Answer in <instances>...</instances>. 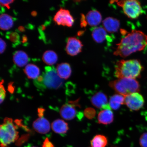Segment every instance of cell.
<instances>
[{"instance_id": "1", "label": "cell", "mask_w": 147, "mask_h": 147, "mask_svg": "<svg viewBox=\"0 0 147 147\" xmlns=\"http://www.w3.org/2000/svg\"><path fill=\"white\" fill-rule=\"evenodd\" d=\"M117 46L114 54L126 57L134 53L143 50L147 46V36L141 31L132 30L123 38Z\"/></svg>"}, {"instance_id": "2", "label": "cell", "mask_w": 147, "mask_h": 147, "mask_svg": "<svg viewBox=\"0 0 147 147\" xmlns=\"http://www.w3.org/2000/svg\"><path fill=\"white\" fill-rule=\"evenodd\" d=\"M143 67L137 59L121 60L115 66V75L118 79H135L139 78Z\"/></svg>"}, {"instance_id": "3", "label": "cell", "mask_w": 147, "mask_h": 147, "mask_svg": "<svg viewBox=\"0 0 147 147\" xmlns=\"http://www.w3.org/2000/svg\"><path fill=\"white\" fill-rule=\"evenodd\" d=\"M109 86L117 94L124 96L140 90V85L135 79H118L110 82Z\"/></svg>"}, {"instance_id": "4", "label": "cell", "mask_w": 147, "mask_h": 147, "mask_svg": "<svg viewBox=\"0 0 147 147\" xmlns=\"http://www.w3.org/2000/svg\"><path fill=\"white\" fill-rule=\"evenodd\" d=\"M12 119L6 117L3 123L0 126V140L1 146L5 147L15 142L18 137L16 130Z\"/></svg>"}, {"instance_id": "5", "label": "cell", "mask_w": 147, "mask_h": 147, "mask_svg": "<svg viewBox=\"0 0 147 147\" xmlns=\"http://www.w3.org/2000/svg\"><path fill=\"white\" fill-rule=\"evenodd\" d=\"M123 9L124 13L129 18L135 19L142 13L143 10L140 2L135 0L115 1Z\"/></svg>"}, {"instance_id": "6", "label": "cell", "mask_w": 147, "mask_h": 147, "mask_svg": "<svg viewBox=\"0 0 147 147\" xmlns=\"http://www.w3.org/2000/svg\"><path fill=\"white\" fill-rule=\"evenodd\" d=\"M42 76L43 80L41 84L49 89H58L63 84V80L59 76L54 67H46L45 73Z\"/></svg>"}, {"instance_id": "7", "label": "cell", "mask_w": 147, "mask_h": 147, "mask_svg": "<svg viewBox=\"0 0 147 147\" xmlns=\"http://www.w3.org/2000/svg\"><path fill=\"white\" fill-rule=\"evenodd\" d=\"M144 103V98L138 92L134 93L125 96V104L132 111H138Z\"/></svg>"}, {"instance_id": "8", "label": "cell", "mask_w": 147, "mask_h": 147, "mask_svg": "<svg viewBox=\"0 0 147 147\" xmlns=\"http://www.w3.org/2000/svg\"><path fill=\"white\" fill-rule=\"evenodd\" d=\"M54 21L57 24L71 27L74 23V19L68 10L61 8L54 16Z\"/></svg>"}, {"instance_id": "9", "label": "cell", "mask_w": 147, "mask_h": 147, "mask_svg": "<svg viewBox=\"0 0 147 147\" xmlns=\"http://www.w3.org/2000/svg\"><path fill=\"white\" fill-rule=\"evenodd\" d=\"M78 100L69 101L68 103L62 106L60 110V115L64 119L71 120L76 116L77 110L76 107H80Z\"/></svg>"}, {"instance_id": "10", "label": "cell", "mask_w": 147, "mask_h": 147, "mask_svg": "<svg viewBox=\"0 0 147 147\" xmlns=\"http://www.w3.org/2000/svg\"><path fill=\"white\" fill-rule=\"evenodd\" d=\"M91 102L93 106L99 109H111L108 104L107 96L102 92H98L94 95L91 98Z\"/></svg>"}, {"instance_id": "11", "label": "cell", "mask_w": 147, "mask_h": 147, "mask_svg": "<svg viewBox=\"0 0 147 147\" xmlns=\"http://www.w3.org/2000/svg\"><path fill=\"white\" fill-rule=\"evenodd\" d=\"M83 45L80 40L75 37H70L68 39L66 51L68 54L74 56L81 52Z\"/></svg>"}, {"instance_id": "12", "label": "cell", "mask_w": 147, "mask_h": 147, "mask_svg": "<svg viewBox=\"0 0 147 147\" xmlns=\"http://www.w3.org/2000/svg\"><path fill=\"white\" fill-rule=\"evenodd\" d=\"M33 127L36 131L41 134L48 133L50 131V123L47 119L43 117H39L33 123Z\"/></svg>"}, {"instance_id": "13", "label": "cell", "mask_w": 147, "mask_h": 147, "mask_svg": "<svg viewBox=\"0 0 147 147\" xmlns=\"http://www.w3.org/2000/svg\"><path fill=\"white\" fill-rule=\"evenodd\" d=\"M102 24L106 32L110 33L117 32L120 25L119 20L112 17L106 18L103 21Z\"/></svg>"}, {"instance_id": "14", "label": "cell", "mask_w": 147, "mask_h": 147, "mask_svg": "<svg viewBox=\"0 0 147 147\" xmlns=\"http://www.w3.org/2000/svg\"><path fill=\"white\" fill-rule=\"evenodd\" d=\"M98 123L107 125L113 123L114 115L111 109H104L99 113L97 117Z\"/></svg>"}, {"instance_id": "15", "label": "cell", "mask_w": 147, "mask_h": 147, "mask_svg": "<svg viewBox=\"0 0 147 147\" xmlns=\"http://www.w3.org/2000/svg\"><path fill=\"white\" fill-rule=\"evenodd\" d=\"M86 19L88 24L91 26H96L101 22L102 16L100 12L96 10H92L88 13Z\"/></svg>"}, {"instance_id": "16", "label": "cell", "mask_w": 147, "mask_h": 147, "mask_svg": "<svg viewBox=\"0 0 147 147\" xmlns=\"http://www.w3.org/2000/svg\"><path fill=\"white\" fill-rule=\"evenodd\" d=\"M92 36L94 41L98 43H103L107 38V32L104 28L95 27L92 32Z\"/></svg>"}, {"instance_id": "17", "label": "cell", "mask_w": 147, "mask_h": 147, "mask_svg": "<svg viewBox=\"0 0 147 147\" xmlns=\"http://www.w3.org/2000/svg\"><path fill=\"white\" fill-rule=\"evenodd\" d=\"M51 127L55 133L60 135L66 134L69 129L67 123L61 119L54 121L51 124Z\"/></svg>"}, {"instance_id": "18", "label": "cell", "mask_w": 147, "mask_h": 147, "mask_svg": "<svg viewBox=\"0 0 147 147\" xmlns=\"http://www.w3.org/2000/svg\"><path fill=\"white\" fill-rule=\"evenodd\" d=\"M56 71L61 78L65 80L69 78L71 73L70 65L67 63L58 64L57 67Z\"/></svg>"}, {"instance_id": "19", "label": "cell", "mask_w": 147, "mask_h": 147, "mask_svg": "<svg viewBox=\"0 0 147 147\" xmlns=\"http://www.w3.org/2000/svg\"><path fill=\"white\" fill-rule=\"evenodd\" d=\"M13 61L14 63L18 67H23L26 65L28 62V56L26 53L23 51H17L13 55Z\"/></svg>"}, {"instance_id": "20", "label": "cell", "mask_w": 147, "mask_h": 147, "mask_svg": "<svg viewBox=\"0 0 147 147\" xmlns=\"http://www.w3.org/2000/svg\"><path fill=\"white\" fill-rule=\"evenodd\" d=\"M125 96L118 94L113 95L110 98V107L113 110L118 109L121 105L125 104Z\"/></svg>"}, {"instance_id": "21", "label": "cell", "mask_w": 147, "mask_h": 147, "mask_svg": "<svg viewBox=\"0 0 147 147\" xmlns=\"http://www.w3.org/2000/svg\"><path fill=\"white\" fill-rule=\"evenodd\" d=\"M13 25V21L11 16L7 14H2L0 16V28L3 30H8Z\"/></svg>"}, {"instance_id": "22", "label": "cell", "mask_w": 147, "mask_h": 147, "mask_svg": "<svg viewBox=\"0 0 147 147\" xmlns=\"http://www.w3.org/2000/svg\"><path fill=\"white\" fill-rule=\"evenodd\" d=\"M24 71L28 78L30 79H36L39 76L40 73L39 68L32 64H27Z\"/></svg>"}, {"instance_id": "23", "label": "cell", "mask_w": 147, "mask_h": 147, "mask_svg": "<svg viewBox=\"0 0 147 147\" xmlns=\"http://www.w3.org/2000/svg\"><path fill=\"white\" fill-rule=\"evenodd\" d=\"M107 138L102 135L95 136L91 141L92 147H105L108 144Z\"/></svg>"}, {"instance_id": "24", "label": "cell", "mask_w": 147, "mask_h": 147, "mask_svg": "<svg viewBox=\"0 0 147 147\" xmlns=\"http://www.w3.org/2000/svg\"><path fill=\"white\" fill-rule=\"evenodd\" d=\"M42 59L44 62L47 65H52L57 61L58 56L54 51H47L44 53Z\"/></svg>"}, {"instance_id": "25", "label": "cell", "mask_w": 147, "mask_h": 147, "mask_svg": "<svg viewBox=\"0 0 147 147\" xmlns=\"http://www.w3.org/2000/svg\"><path fill=\"white\" fill-rule=\"evenodd\" d=\"M96 115V111L92 108H88L84 111V115L88 119H92Z\"/></svg>"}, {"instance_id": "26", "label": "cell", "mask_w": 147, "mask_h": 147, "mask_svg": "<svg viewBox=\"0 0 147 147\" xmlns=\"http://www.w3.org/2000/svg\"><path fill=\"white\" fill-rule=\"evenodd\" d=\"M139 144L141 147H147V132L143 134L140 138Z\"/></svg>"}, {"instance_id": "27", "label": "cell", "mask_w": 147, "mask_h": 147, "mask_svg": "<svg viewBox=\"0 0 147 147\" xmlns=\"http://www.w3.org/2000/svg\"><path fill=\"white\" fill-rule=\"evenodd\" d=\"M3 80L1 81V87H0V98H1V104L5 100V91L3 83Z\"/></svg>"}, {"instance_id": "28", "label": "cell", "mask_w": 147, "mask_h": 147, "mask_svg": "<svg viewBox=\"0 0 147 147\" xmlns=\"http://www.w3.org/2000/svg\"><path fill=\"white\" fill-rule=\"evenodd\" d=\"M8 38L11 41L15 43L19 40V35L17 33L12 32L9 34Z\"/></svg>"}, {"instance_id": "29", "label": "cell", "mask_w": 147, "mask_h": 147, "mask_svg": "<svg viewBox=\"0 0 147 147\" xmlns=\"http://www.w3.org/2000/svg\"><path fill=\"white\" fill-rule=\"evenodd\" d=\"M13 1H0V3L1 6L6 7L8 9L10 8L9 5L13 2Z\"/></svg>"}, {"instance_id": "30", "label": "cell", "mask_w": 147, "mask_h": 147, "mask_svg": "<svg viewBox=\"0 0 147 147\" xmlns=\"http://www.w3.org/2000/svg\"><path fill=\"white\" fill-rule=\"evenodd\" d=\"M0 45H1V48H0V53L2 54L4 52L6 48V43L1 38H0Z\"/></svg>"}, {"instance_id": "31", "label": "cell", "mask_w": 147, "mask_h": 147, "mask_svg": "<svg viewBox=\"0 0 147 147\" xmlns=\"http://www.w3.org/2000/svg\"><path fill=\"white\" fill-rule=\"evenodd\" d=\"M42 147H54V146L49 139L47 138L44 141Z\"/></svg>"}, {"instance_id": "32", "label": "cell", "mask_w": 147, "mask_h": 147, "mask_svg": "<svg viewBox=\"0 0 147 147\" xmlns=\"http://www.w3.org/2000/svg\"><path fill=\"white\" fill-rule=\"evenodd\" d=\"M81 25L82 27H85L87 24V22L86 19V18L83 14H82L81 21Z\"/></svg>"}, {"instance_id": "33", "label": "cell", "mask_w": 147, "mask_h": 147, "mask_svg": "<svg viewBox=\"0 0 147 147\" xmlns=\"http://www.w3.org/2000/svg\"><path fill=\"white\" fill-rule=\"evenodd\" d=\"M45 109L43 108H38V115L40 117H43Z\"/></svg>"}, {"instance_id": "34", "label": "cell", "mask_w": 147, "mask_h": 147, "mask_svg": "<svg viewBox=\"0 0 147 147\" xmlns=\"http://www.w3.org/2000/svg\"><path fill=\"white\" fill-rule=\"evenodd\" d=\"M30 147H36L33 146H31Z\"/></svg>"}]
</instances>
